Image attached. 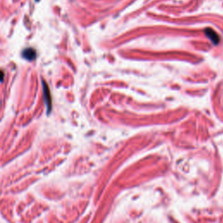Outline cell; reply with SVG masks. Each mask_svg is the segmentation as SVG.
Instances as JSON below:
<instances>
[{"instance_id": "obj_2", "label": "cell", "mask_w": 223, "mask_h": 223, "mask_svg": "<svg viewBox=\"0 0 223 223\" xmlns=\"http://www.w3.org/2000/svg\"><path fill=\"white\" fill-rule=\"evenodd\" d=\"M23 58L24 59H25L26 60H29V61H32L34 60L35 59H36V51L32 49V48H27V49H25L24 52H23Z\"/></svg>"}, {"instance_id": "obj_3", "label": "cell", "mask_w": 223, "mask_h": 223, "mask_svg": "<svg viewBox=\"0 0 223 223\" xmlns=\"http://www.w3.org/2000/svg\"><path fill=\"white\" fill-rule=\"evenodd\" d=\"M205 33L207 34V36H208L210 39L212 40V42H214L215 44H217V43L219 42V37H218V35L215 33V31H213V30H211V29H207V30L205 31Z\"/></svg>"}, {"instance_id": "obj_1", "label": "cell", "mask_w": 223, "mask_h": 223, "mask_svg": "<svg viewBox=\"0 0 223 223\" xmlns=\"http://www.w3.org/2000/svg\"><path fill=\"white\" fill-rule=\"evenodd\" d=\"M42 83H43V93H44L45 102L47 107V113H49L52 110V97H51L50 90H49L46 83L45 81H42Z\"/></svg>"}, {"instance_id": "obj_5", "label": "cell", "mask_w": 223, "mask_h": 223, "mask_svg": "<svg viewBox=\"0 0 223 223\" xmlns=\"http://www.w3.org/2000/svg\"><path fill=\"white\" fill-rule=\"evenodd\" d=\"M37 1H39V0H37Z\"/></svg>"}, {"instance_id": "obj_4", "label": "cell", "mask_w": 223, "mask_h": 223, "mask_svg": "<svg viewBox=\"0 0 223 223\" xmlns=\"http://www.w3.org/2000/svg\"><path fill=\"white\" fill-rule=\"evenodd\" d=\"M3 79H4V73L0 71V82L3 81Z\"/></svg>"}]
</instances>
